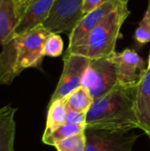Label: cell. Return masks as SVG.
Instances as JSON below:
<instances>
[{
	"label": "cell",
	"instance_id": "obj_1",
	"mask_svg": "<svg viewBox=\"0 0 150 151\" xmlns=\"http://www.w3.org/2000/svg\"><path fill=\"white\" fill-rule=\"evenodd\" d=\"M134 89L117 85L94 99L87 113L86 129L126 133L139 128L134 109Z\"/></svg>",
	"mask_w": 150,
	"mask_h": 151
},
{
	"label": "cell",
	"instance_id": "obj_2",
	"mask_svg": "<svg viewBox=\"0 0 150 151\" xmlns=\"http://www.w3.org/2000/svg\"><path fill=\"white\" fill-rule=\"evenodd\" d=\"M50 34L41 25L1 45L0 85H10L25 69L41 68L44 42Z\"/></svg>",
	"mask_w": 150,
	"mask_h": 151
},
{
	"label": "cell",
	"instance_id": "obj_3",
	"mask_svg": "<svg viewBox=\"0 0 150 151\" xmlns=\"http://www.w3.org/2000/svg\"><path fill=\"white\" fill-rule=\"evenodd\" d=\"M129 14L127 4H121L83 39L68 47L65 54L80 55L90 60L110 58L116 52L117 41L121 37V27Z\"/></svg>",
	"mask_w": 150,
	"mask_h": 151
},
{
	"label": "cell",
	"instance_id": "obj_4",
	"mask_svg": "<svg viewBox=\"0 0 150 151\" xmlns=\"http://www.w3.org/2000/svg\"><path fill=\"white\" fill-rule=\"evenodd\" d=\"M118 85L117 69L111 58L92 59L84 73L81 86L94 99L103 96Z\"/></svg>",
	"mask_w": 150,
	"mask_h": 151
},
{
	"label": "cell",
	"instance_id": "obj_5",
	"mask_svg": "<svg viewBox=\"0 0 150 151\" xmlns=\"http://www.w3.org/2000/svg\"><path fill=\"white\" fill-rule=\"evenodd\" d=\"M84 0H55L43 26L50 33L71 32L83 18Z\"/></svg>",
	"mask_w": 150,
	"mask_h": 151
},
{
	"label": "cell",
	"instance_id": "obj_6",
	"mask_svg": "<svg viewBox=\"0 0 150 151\" xmlns=\"http://www.w3.org/2000/svg\"><path fill=\"white\" fill-rule=\"evenodd\" d=\"M110 58L116 65L118 85L125 88H135L147 71L144 59L130 49L116 51Z\"/></svg>",
	"mask_w": 150,
	"mask_h": 151
},
{
	"label": "cell",
	"instance_id": "obj_7",
	"mask_svg": "<svg viewBox=\"0 0 150 151\" xmlns=\"http://www.w3.org/2000/svg\"><path fill=\"white\" fill-rule=\"evenodd\" d=\"M86 151H132L138 138L133 132L86 129Z\"/></svg>",
	"mask_w": 150,
	"mask_h": 151
},
{
	"label": "cell",
	"instance_id": "obj_8",
	"mask_svg": "<svg viewBox=\"0 0 150 151\" xmlns=\"http://www.w3.org/2000/svg\"><path fill=\"white\" fill-rule=\"evenodd\" d=\"M63 61V72L50 102L63 99L81 86L82 77L89 65L90 59L80 55L65 54Z\"/></svg>",
	"mask_w": 150,
	"mask_h": 151
},
{
	"label": "cell",
	"instance_id": "obj_9",
	"mask_svg": "<svg viewBox=\"0 0 150 151\" xmlns=\"http://www.w3.org/2000/svg\"><path fill=\"white\" fill-rule=\"evenodd\" d=\"M123 2L120 0H106L99 7L85 14L69 34V45L72 46L83 39L106 16L116 10Z\"/></svg>",
	"mask_w": 150,
	"mask_h": 151
},
{
	"label": "cell",
	"instance_id": "obj_10",
	"mask_svg": "<svg viewBox=\"0 0 150 151\" xmlns=\"http://www.w3.org/2000/svg\"><path fill=\"white\" fill-rule=\"evenodd\" d=\"M55 0H35L30 4L19 17L14 29V35L24 34L38 26L43 25Z\"/></svg>",
	"mask_w": 150,
	"mask_h": 151
},
{
	"label": "cell",
	"instance_id": "obj_11",
	"mask_svg": "<svg viewBox=\"0 0 150 151\" xmlns=\"http://www.w3.org/2000/svg\"><path fill=\"white\" fill-rule=\"evenodd\" d=\"M134 109L139 128L150 140V72L148 69L134 89Z\"/></svg>",
	"mask_w": 150,
	"mask_h": 151
},
{
	"label": "cell",
	"instance_id": "obj_12",
	"mask_svg": "<svg viewBox=\"0 0 150 151\" xmlns=\"http://www.w3.org/2000/svg\"><path fill=\"white\" fill-rule=\"evenodd\" d=\"M16 111L17 108L11 104L0 109V151H14Z\"/></svg>",
	"mask_w": 150,
	"mask_h": 151
},
{
	"label": "cell",
	"instance_id": "obj_13",
	"mask_svg": "<svg viewBox=\"0 0 150 151\" xmlns=\"http://www.w3.org/2000/svg\"><path fill=\"white\" fill-rule=\"evenodd\" d=\"M19 18L13 0H0V44L10 42L14 36V29Z\"/></svg>",
	"mask_w": 150,
	"mask_h": 151
},
{
	"label": "cell",
	"instance_id": "obj_14",
	"mask_svg": "<svg viewBox=\"0 0 150 151\" xmlns=\"http://www.w3.org/2000/svg\"><path fill=\"white\" fill-rule=\"evenodd\" d=\"M63 99L65 100L68 110L86 113H88L94 103L93 96L83 86H80Z\"/></svg>",
	"mask_w": 150,
	"mask_h": 151
},
{
	"label": "cell",
	"instance_id": "obj_15",
	"mask_svg": "<svg viewBox=\"0 0 150 151\" xmlns=\"http://www.w3.org/2000/svg\"><path fill=\"white\" fill-rule=\"evenodd\" d=\"M68 108L64 99L50 102L44 133H50L65 124Z\"/></svg>",
	"mask_w": 150,
	"mask_h": 151
},
{
	"label": "cell",
	"instance_id": "obj_16",
	"mask_svg": "<svg viewBox=\"0 0 150 151\" xmlns=\"http://www.w3.org/2000/svg\"><path fill=\"white\" fill-rule=\"evenodd\" d=\"M86 130L85 125H72V124H64L58 128L50 132L43 133L42 142L46 145L55 146L57 142Z\"/></svg>",
	"mask_w": 150,
	"mask_h": 151
},
{
	"label": "cell",
	"instance_id": "obj_17",
	"mask_svg": "<svg viewBox=\"0 0 150 151\" xmlns=\"http://www.w3.org/2000/svg\"><path fill=\"white\" fill-rule=\"evenodd\" d=\"M54 147L57 151H86L87 137L85 131L57 142Z\"/></svg>",
	"mask_w": 150,
	"mask_h": 151
},
{
	"label": "cell",
	"instance_id": "obj_18",
	"mask_svg": "<svg viewBox=\"0 0 150 151\" xmlns=\"http://www.w3.org/2000/svg\"><path fill=\"white\" fill-rule=\"evenodd\" d=\"M64 50V42L58 34L50 33L46 38L43 46L44 57L57 58L62 55Z\"/></svg>",
	"mask_w": 150,
	"mask_h": 151
},
{
	"label": "cell",
	"instance_id": "obj_19",
	"mask_svg": "<svg viewBox=\"0 0 150 151\" xmlns=\"http://www.w3.org/2000/svg\"><path fill=\"white\" fill-rule=\"evenodd\" d=\"M134 39L140 45L150 42V11L148 9L134 33Z\"/></svg>",
	"mask_w": 150,
	"mask_h": 151
},
{
	"label": "cell",
	"instance_id": "obj_20",
	"mask_svg": "<svg viewBox=\"0 0 150 151\" xmlns=\"http://www.w3.org/2000/svg\"><path fill=\"white\" fill-rule=\"evenodd\" d=\"M87 121V113L86 112H79L72 110H68L66 115L65 123L72 125H85Z\"/></svg>",
	"mask_w": 150,
	"mask_h": 151
},
{
	"label": "cell",
	"instance_id": "obj_21",
	"mask_svg": "<svg viewBox=\"0 0 150 151\" xmlns=\"http://www.w3.org/2000/svg\"><path fill=\"white\" fill-rule=\"evenodd\" d=\"M106 0H84L82 5V12L83 14H87L93 10L99 7L102 4H103Z\"/></svg>",
	"mask_w": 150,
	"mask_h": 151
},
{
	"label": "cell",
	"instance_id": "obj_22",
	"mask_svg": "<svg viewBox=\"0 0 150 151\" xmlns=\"http://www.w3.org/2000/svg\"><path fill=\"white\" fill-rule=\"evenodd\" d=\"M29 0H13L14 3V6H15V11H16V14L18 16V18L19 19V17L23 14L24 11L27 8V5L28 4Z\"/></svg>",
	"mask_w": 150,
	"mask_h": 151
},
{
	"label": "cell",
	"instance_id": "obj_23",
	"mask_svg": "<svg viewBox=\"0 0 150 151\" xmlns=\"http://www.w3.org/2000/svg\"><path fill=\"white\" fill-rule=\"evenodd\" d=\"M147 69L150 72V54H149V62H148V66H147Z\"/></svg>",
	"mask_w": 150,
	"mask_h": 151
},
{
	"label": "cell",
	"instance_id": "obj_24",
	"mask_svg": "<svg viewBox=\"0 0 150 151\" xmlns=\"http://www.w3.org/2000/svg\"><path fill=\"white\" fill-rule=\"evenodd\" d=\"M34 1H35V0H29V1H28V4H27V7L30 4H32L33 2H34ZM24 12H25V11H24Z\"/></svg>",
	"mask_w": 150,
	"mask_h": 151
},
{
	"label": "cell",
	"instance_id": "obj_25",
	"mask_svg": "<svg viewBox=\"0 0 150 151\" xmlns=\"http://www.w3.org/2000/svg\"><path fill=\"white\" fill-rule=\"evenodd\" d=\"M121 2H123V3H125V4H128V1L129 0H120Z\"/></svg>",
	"mask_w": 150,
	"mask_h": 151
},
{
	"label": "cell",
	"instance_id": "obj_26",
	"mask_svg": "<svg viewBox=\"0 0 150 151\" xmlns=\"http://www.w3.org/2000/svg\"><path fill=\"white\" fill-rule=\"evenodd\" d=\"M148 9L150 11V0H149V7H148Z\"/></svg>",
	"mask_w": 150,
	"mask_h": 151
}]
</instances>
